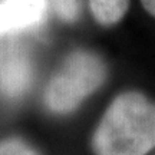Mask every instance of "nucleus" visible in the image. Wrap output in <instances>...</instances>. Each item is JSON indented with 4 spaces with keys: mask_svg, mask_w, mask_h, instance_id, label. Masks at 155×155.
<instances>
[{
    "mask_svg": "<svg viewBox=\"0 0 155 155\" xmlns=\"http://www.w3.org/2000/svg\"><path fill=\"white\" fill-rule=\"evenodd\" d=\"M155 147V104L138 92L116 96L94 135L96 155H147Z\"/></svg>",
    "mask_w": 155,
    "mask_h": 155,
    "instance_id": "f257e3e1",
    "label": "nucleus"
},
{
    "mask_svg": "<svg viewBox=\"0 0 155 155\" xmlns=\"http://www.w3.org/2000/svg\"><path fill=\"white\" fill-rule=\"evenodd\" d=\"M105 79V66L91 52H75L50 81L46 89V105L56 114L73 111Z\"/></svg>",
    "mask_w": 155,
    "mask_h": 155,
    "instance_id": "f03ea898",
    "label": "nucleus"
},
{
    "mask_svg": "<svg viewBox=\"0 0 155 155\" xmlns=\"http://www.w3.org/2000/svg\"><path fill=\"white\" fill-rule=\"evenodd\" d=\"M46 0L0 2V35L33 28L43 20Z\"/></svg>",
    "mask_w": 155,
    "mask_h": 155,
    "instance_id": "7ed1b4c3",
    "label": "nucleus"
},
{
    "mask_svg": "<svg viewBox=\"0 0 155 155\" xmlns=\"http://www.w3.org/2000/svg\"><path fill=\"white\" fill-rule=\"evenodd\" d=\"M32 81V65L28 55L19 48H12L3 62L0 86L7 98H20Z\"/></svg>",
    "mask_w": 155,
    "mask_h": 155,
    "instance_id": "20e7f679",
    "label": "nucleus"
},
{
    "mask_svg": "<svg viewBox=\"0 0 155 155\" xmlns=\"http://www.w3.org/2000/svg\"><path fill=\"white\" fill-rule=\"evenodd\" d=\"M129 6V0H91V10L102 26H114L121 22Z\"/></svg>",
    "mask_w": 155,
    "mask_h": 155,
    "instance_id": "39448f33",
    "label": "nucleus"
},
{
    "mask_svg": "<svg viewBox=\"0 0 155 155\" xmlns=\"http://www.w3.org/2000/svg\"><path fill=\"white\" fill-rule=\"evenodd\" d=\"M0 155H38V152L19 139H7L0 144Z\"/></svg>",
    "mask_w": 155,
    "mask_h": 155,
    "instance_id": "423d86ee",
    "label": "nucleus"
},
{
    "mask_svg": "<svg viewBox=\"0 0 155 155\" xmlns=\"http://www.w3.org/2000/svg\"><path fill=\"white\" fill-rule=\"evenodd\" d=\"M58 15L65 20H73L78 15L76 0H53Z\"/></svg>",
    "mask_w": 155,
    "mask_h": 155,
    "instance_id": "0eeeda50",
    "label": "nucleus"
},
{
    "mask_svg": "<svg viewBox=\"0 0 155 155\" xmlns=\"http://www.w3.org/2000/svg\"><path fill=\"white\" fill-rule=\"evenodd\" d=\"M141 3L145 7V10L155 17V0H141Z\"/></svg>",
    "mask_w": 155,
    "mask_h": 155,
    "instance_id": "6e6552de",
    "label": "nucleus"
}]
</instances>
